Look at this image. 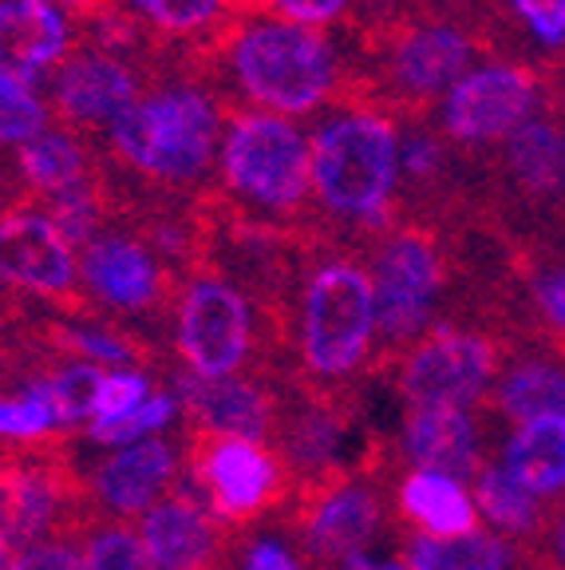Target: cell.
Returning <instances> with one entry per match:
<instances>
[{"label":"cell","instance_id":"obj_1","mask_svg":"<svg viewBox=\"0 0 565 570\" xmlns=\"http://www.w3.org/2000/svg\"><path fill=\"white\" fill-rule=\"evenodd\" d=\"M376 348V285L353 258H320L300 282V389L348 404V389Z\"/></svg>","mask_w":565,"mask_h":570},{"label":"cell","instance_id":"obj_2","mask_svg":"<svg viewBox=\"0 0 565 570\" xmlns=\"http://www.w3.org/2000/svg\"><path fill=\"white\" fill-rule=\"evenodd\" d=\"M313 195L328 214L380 226L399 183V135L388 116L340 111L313 135Z\"/></svg>","mask_w":565,"mask_h":570},{"label":"cell","instance_id":"obj_3","mask_svg":"<svg viewBox=\"0 0 565 570\" xmlns=\"http://www.w3.org/2000/svg\"><path fill=\"white\" fill-rule=\"evenodd\" d=\"M234 88L274 116H309L336 88V52L320 28L249 20L230 40Z\"/></svg>","mask_w":565,"mask_h":570},{"label":"cell","instance_id":"obj_4","mask_svg":"<svg viewBox=\"0 0 565 570\" xmlns=\"http://www.w3.org/2000/svg\"><path fill=\"white\" fill-rule=\"evenodd\" d=\"M221 142L218 104L202 88H162L111 127V151L150 183L186 187L210 170Z\"/></svg>","mask_w":565,"mask_h":570},{"label":"cell","instance_id":"obj_5","mask_svg":"<svg viewBox=\"0 0 565 570\" xmlns=\"http://www.w3.org/2000/svg\"><path fill=\"white\" fill-rule=\"evenodd\" d=\"M221 178L249 210L297 214L313 190L309 135L274 111H238L221 131Z\"/></svg>","mask_w":565,"mask_h":570},{"label":"cell","instance_id":"obj_6","mask_svg":"<svg viewBox=\"0 0 565 570\" xmlns=\"http://www.w3.org/2000/svg\"><path fill=\"white\" fill-rule=\"evenodd\" d=\"M285 527L300 559L317 570H336L368 554L384 527L376 468H340L320 480L297 483L285 503Z\"/></svg>","mask_w":565,"mask_h":570},{"label":"cell","instance_id":"obj_7","mask_svg":"<svg viewBox=\"0 0 565 570\" xmlns=\"http://www.w3.org/2000/svg\"><path fill=\"white\" fill-rule=\"evenodd\" d=\"M182 463L190 488L202 495L226 531H246L249 523L266 519L269 511L281 515L293 495V472L269 444L238 436H210L190 428L182 444Z\"/></svg>","mask_w":565,"mask_h":570},{"label":"cell","instance_id":"obj_8","mask_svg":"<svg viewBox=\"0 0 565 570\" xmlns=\"http://www.w3.org/2000/svg\"><path fill=\"white\" fill-rule=\"evenodd\" d=\"M56 440L0 452V531L17 551L44 543L48 534L68 539L99 523L88 483L63 463Z\"/></svg>","mask_w":565,"mask_h":570},{"label":"cell","instance_id":"obj_9","mask_svg":"<svg viewBox=\"0 0 565 570\" xmlns=\"http://www.w3.org/2000/svg\"><path fill=\"white\" fill-rule=\"evenodd\" d=\"M175 353L186 376H238L257 353V309L221 274L190 277L175 309Z\"/></svg>","mask_w":565,"mask_h":570},{"label":"cell","instance_id":"obj_10","mask_svg":"<svg viewBox=\"0 0 565 570\" xmlns=\"http://www.w3.org/2000/svg\"><path fill=\"white\" fill-rule=\"evenodd\" d=\"M376 285V345L384 356L412 348L435 317V297L443 289L439 246L424 230H399L380 242L371 262Z\"/></svg>","mask_w":565,"mask_h":570},{"label":"cell","instance_id":"obj_11","mask_svg":"<svg viewBox=\"0 0 565 570\" xmlns=\"http://www.w3.org/2000/svg\"><path fill=\"white\" fill-rule=\"evenodd\" d=\"M495 373V341L455 325H435L399 356L396 389L412 409H467Z\"/></svg>","mask_w":565,"mask_h":570},{"label":"cell","instance_id":"obj_12","mask_svg":"<svg viewBox=\"0 0 565 570\" xmlns=\"http://www.w3.org/2000/svg\"><path fill=\"white\" fill-rule=\"evenodd\" d=\"M542 83L531 68L506 60L475 63L443 96V131L455 142H506L538 119Z\"/></svg>","mask_w":565,"mask_h":570},{"label":"cell","instance_id":"obj_13","mask_svg":"<svg viewBox=\"0 0 565 570\" xmlns=\"http://www.w3.org/2000/svg\"><path fill=\"white\" fill-rule=\"evenodd\" d=\"M80 258L76 246L48 218V210H9L0 214V285L28 289L48 302H71L76 297Z\"/></svg>","mask_w":565,"mask_h":570},{"label":"cell","instance_id":"obj_14","mask_svg":"<svg viewBox=\"0 0 565 570\" xmlns=\"http://www.w3.org/2000/svg\"><path fill=\"white\" fill-rule=\"evenodd\" d=\"M139 539L159 570H238L230 567L234 531L214 519L190 483H178L139 519Z\"/></svg>","mask_w":565,"mask_h":570},{"label":"cell","instance_id":"obj_15","mask_svg":"<svg viewBox=\"0 0 565 570\" xmlns=\"http://www.w3.org/2000/svg\"><path fill=\"white\" fill-rule=\"evenodd\" d=\"M80 285L103 309L139 317L162 305L167 269L147 242L131 234H99L80 254Z\"/></svg>","mask_w":565,"mask_h":570},{"label":"cell","instance_id":"obj_16","mask_svg":"<svg viewBox=\"0 0 565 570\" xmlns=\"http://www.w3.org/2000/svg\"><path fill=\"white\" fill-rule=\"evenodd\" d=\"M178 463H182V452L162 436H147L139 444L119 448L88 480L96 511L111 519H142L159 499H167L182 483Z\"/></svg>","mask_w":565,"mask_h":570},{"label":"cell","instance_id":"obj_17","mask_svg":"<svg viewBox=\"0 0 565 570\" xmlns=\"http://www.w3.org/2000/svg\"><path fill=\"white\" fill-rule=\"evenodd\" d=\"M52 104L76 127H111L139 104V80L123 56L107 48H83L60 63Z\"/></svg>","mask_w":565,"mask_h":570},{"label":"cell","instance_id":"obj_18","mask_svg":"<svg viewBox=\"0 0 565 570\" xmlns=\"http://www.w3.org/2000/svg\"><path fill=\"white\" fill-rule=\"evenodd\" d=\"M178 401H182L190 428L210 432V436H238L269 444L277 428L281 396L266 389L261 381L246 376H221V381H195L178 376Z\"/></svg>","mask_w":565,"mask_h":570},{"label":"cell","instance_id":"obj_19","mask_svg":"<svg viewBox=\"0 0 565 570\" xmlns=\"http://www.w3.org/2000/svg\"><path fill=\"white\" fill-rule=\"evenodd\" d=\"M475 40L459 24L435 20V24L407 28L391 48V83L407 99L447 96L455 83L475 68Z\"/></svg>","mask_w":565,"mask_h":570},{"label":"cell","instance_id":"obj_20","mask_svg":"<svg viewBox=\"0 0 565 570\" xmlns=\"http://www.w3.org/2000/svg\"><path fill=\"white\" fill-rule=\"evenodd\" d=\"M71 48L68 12L56 0H0V68L36 80Z\"/></svg>","mask_w":565,"mask_h":570},{"label":"cell","instance_id":"obj_21","mask_svg":"<svg viewBox=\"0 0 565 570\" xmlns=\"http://www.w3.org/2000/svg\"><path fill=\"white\" fill-rule=\"evenodd\" d=\"M399 448L416 472H439L459 483L483 472L478 428L463 409H412L399 428Z\"/></svg>","mask_w":565,"mask_h":570},{"label":"cell","instance_id":"obj_22","mask_svg":"<svg viewBox=\"0 0 565 570\" xmlns=\"http://www.w3.org/2000/svg\"><path fill=\"white\" fill-rule=\"evenodd\" d=\"M396 511L416 534L432 539H463L478 531L475 499L463 491L459 480L439 472H412L396 488Z\"/></svg>","mask_w":565,"mask_h":570},{"label":"cell","instance_id":"obj_23","mask_svg":"<svg viewBox=\"0 0 565 570\" xmlns=\"http://www.w3.org/2000/svg\"><path fill=\"white\" fill-rule=\"evenodd\" d=\"M506 167L526 195H565V127L554 119H531L506 139Z\"/></svg>","mask_w":565,"mask_h":570},{"label":"cell","instance_id":"obj_24","mask_svg":"<svg viewBox=\"0 0 565 570\" xmlns=\"http://www.w3.org/2000/svg\"><path fill=\"white\" fill-rule=\"evenodd\" d=\"M503 468L534 495L565 488V420L542 416L526 420L506 444Z\"/></svg>","mask_w":565,"mask_h":570},{"label":"cell","instance_id":"obj_25","mask_svg":"<svg viewBox=\"0 0 565 570\" xmlns=\"http://www.w3.org/2000/svg\"><path fill=\"white\" fill-rule=\"evenodd\" d=\"M20 178L36 195H68L76 187H88V155L68 131H44L17 151Z\"/></svg>","mask_w":565,"mask_h":570},{"label":"cell","instance_id":"obj_26","mask_svg":"<svg viewBox=\"0 0 565 570\" xmlns=\"http://www.w3.org/2000/svg\"><path fill=\"white\" fill-rule=\"evenodd\" d=\"M407 570H511L514 547L490 531H470L463 539L412 534L404 547Z\"/></svg>","mask_w":565,"mask_h":570},{"label":"cell","instance_id":"obj_27","mask_svg":"<svg viewBox=\"0 0 565 570\" xmlns=\"http://www.w3.org/2000/svg\"><path fill=\"white\" fill-rule=\"evenodd\" d=\"M495 404L518 424L542 416L565 420V368L549 365V361H522V365L506 368L495 389Z\"/></svg>","mask_w":565,"mask_h":570},{"label":"cell","instance_id":"obj_28","mask_svg":"<svg viewBox=\"0 0 565 570\" xmlns=\"http://www.w3.org/2000/svg\"><path fill=\"white\" fill-rule=\"evenodd\" d=\"M475 508L490 519L495 531L518 534V539L534 534L542 523L538 495L522 488L503 463H498V468H483V472L475 475Z\"/></svg>","mask_w":565,"mask_h":570},{"label":"cell","instance_id":"obj_29","mask_svg":"<svg viewBox=\"0 0 565 570\" xmlns=\"http://www.w3.org/2000/svg\"><path fill=\"white\" fill-rule=\"evenodd\" d=\"M48 131V104L36 96L32 80L0 68V147H24Z\"/></svg>","mask_w":565,"mask_h":570},{"label":"cell","instance_id":"obj_30","mask_svg":"<svg viewBox=\"0 0 565 570\" xmlns=\"http://www.w3.org/2000/svg\"><path fill=\"white\" fill-rule=\"evenodd\" d=\"M182 401H178V392H167V389H155L142 409L127 412L123 420H91L88 424V440L91 444H111V448H127V444H139L147 436H159L162 428L178 416Z\"/></svg>","mask_w":565,"mask_h":570},{"label":"cell","instance_id":"obj_31","mask_svg":"<svg viewBox=\"0 0 565 570\" xmlns=\"http://www.w3.org/2000/svg\"><path fill=\"white\" fill-rule=\"evenodd\" d=\"M83 562L88 570H159L142 547L139 531L123 523H96L83 543Z\"/></svg>","mask_w":565,"mask_h":570},{"label":"cell","instance_id":"obj_32","mask_svg":"<svg viewBox=\"0 0 565 570\" xmlns=\"http://www.w3.org/2000/svg\"><path fill=\"white\" fill-rule=\"evenodd\" d=\"M150 28L167 36H195L221 20L226 0H127Z\"/></svg>","mask_w":565,"mask_h":570},{"label":"cell","instance_id":"obj_33","mask_svg":"<svg viewBox=\"0 0 565 570\" xmlns=\"http://www.w3.org/2000/svg\"><path fill=\"white\" fill-rule=\"evenodd\" d=\"M63 428L56 424L52 409L40 404L28 392H12V396H0V440L9 444H44V440H56Z\"/></svg>","mask_w":565,"mask_h":570},{"label":"cell","instance_id":"obj_34","mask_svg":"<svg viewBox=\"0 0 565 570\" xmlns=\"http://www.w3.org/2000/svg\"><path fill=\"white\" fill-rule=\"evenodd\" d=\"M48 218L60 226V234L71 242V246H88L91 238H99V223H103V210H99V195L96 183L88 187H76L68 195H56L52 206H48Z\"/></svg>","mask_w":565,"mask_h":570},{"label":"cell","instance_id":"obj_35","mask_svg":"<svg viewBox=\"0 0 565 570\" xmlns=\"http://www.w3.org/2000/svg\"><path fill=\"white\" fill-rule=\"evenodd\" d=\"M150 396H155V389H150V381L142 373H135V368H107L91 420H123L127 412L142 409Z\"/></svg>","mask_w":565,"mask_h":570},{"label":"cell","instance_id":"obj_36","mask_svg":"<svg viewBox=\"0 0 565 570\" xmlns=\"http://www.w3.org/2000/svg\"><path fill=\"white\" fill-rule=\"evenodd\" d=\"M506 9L538 48L546 52L565 48V0H506Z\"/></svg>","mask_w":565,"mask_h":570},{"label":"cell","instance_id":"obj_37","mask_svg":"<svg viewBox=\"0 0 565 570\" xmlns=\"http://www.w3.org/2000/svg\"><path fill=\"white\" fill-rule=\"evenodd\" d=\"M238 570H309L289 534H254L238 551Z\"/></svg>","mask_w":565,"mask_h":570},{"label":"cell","instance_id":"obj_38","mask_svg":"<svg viewBox=\"0 0 565 570\" xmlns=\"http://www.w3.org/2000/svg\"><path fill=\"white\" fill-rule=\"evenodd\" d=\"M399 167L412 178H419V183H427V178H435L443 167V142L427 131L404 135V139H399Z\"/></svg>","mask_w":565,"mask_h":570},{"label":"cell","instance_id":"obj_39","mask_svg":"<svg viewBox=\"0 0 565 570\" xmlns=\"http://www.w3.org/2000/svg\"><path fill=\"white\" fill-rule=\"evenodd\" d=\"M9 570H88V562H83L80 547L71 543H36L17 551Z\"/></svg>","mask_w":565,"mask_h":570},{"label":"cell","instance_id":"obj_40","mask_svg":"<svg viewBox=\"0 0 565 570\" xmlns=\"http://www.w3.org/2000/svg\"><path fill=\"white\" fill-rule=\"evenodd\" d=\"M269 4L281 12V20L305 24V28L333 24V20L348 9V0H269Z\"/></svg>","mask_w":565,"mask_h":570},{"label":"cell","instance_id":"obj_41","mask_svg":"<svg viewBox=\"0 0 565 570\" xmlns=\"http://www.w3.org/2000/svg\"><path fill=\"white\" fill-rule=\"evenodd\" d=\"M534 294H538V305H542V313H546V321H554L557 330L565 333V266L542 274L538 285H534Z\"/></svg>","mask_w":565,"mask_h":570},{"label":"cell","instance_id":"obj_42","mask_svg":"<svg viewBox=\"0 0 565 570\" xmlns=\"http://www.w3.org/2000/svg\"><path fill=\"white\" fill-rule=\"evenodd\" d=\"M336 570H407L404 559H371V554H360V559L345 562V567H336Z\"/></svg>","mask_w":565,"mask_h":570},{"label":"cell","instance_id":"obj_43","mask_svg":"<svg viewBox=\"0 0 565 570\" xmlns=\"http://www.w3.org/2000/svg\"><path fill=\"white\" fill-rule=\"evenodd\" d=\"M63 4H68V9L71 12H80V17H103V12H107V4H111V0H63Z\"/></svg>","mask_w":565,"mask_h":570},{"label":"cell","instance_id":"obj_44","mask_svg":"<svg viewBox=\"0 0 565 570\" xmlns=\"http://www.w3.org/2000/svg\"><path fill=\"white\" fill-rule=\"evenodd\" d=\"M17 559V547L9 543V534L0 531V570H9V562Z\"/></svg>","mask_w":565,"mask_h":570},{"label":"cell","instance_id":"obj_45","mask_svg":"<svg viewBox=\"0 0 565 570\" xmlns=\"http://www.w3.org/2000/svg\"><path fill=\"white\" fill-rule=\"evenodd\" d=\"M557 554H562V562H565V519L557 523Z\"/></svg>","mask_w":565,"mask_h":570},{"label":"cell","instance_id":"obj_46","mask_svg":"<svg viewBox=\"0 0 565 570\" xmlns=\"http://www.w3.org/2000/svg\"><path fill=\"white\" fill-rule=\"evenodd\" d=\"M226 4H241V9H246V4H254V9H257V4H269V0H226Z\"/></svg>","mask_w":565,"mask_h":570}]
</instances>
